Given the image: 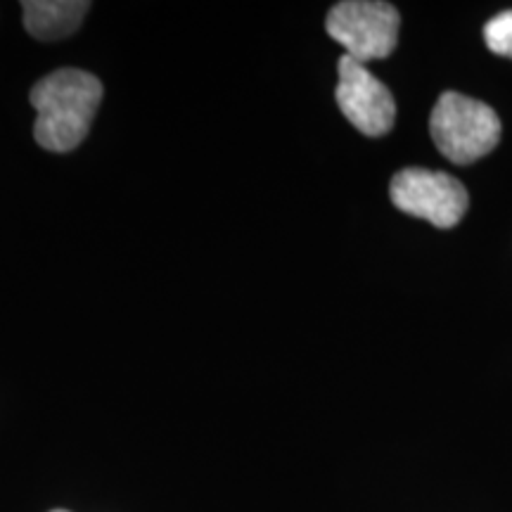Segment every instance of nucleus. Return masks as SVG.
I'll return each instance as SVG.
<instances>
[{"label":"nucleus","instance_id":"obj_1","mask_svg":"<svg viewBox=\"0 0 512 512\" xmlns=\"http://www.w3.org/2000/svg\"><path fill=\"white\" fill-rule=\"evenodd\" d=\"M29 100L36 110V143L50 152H69L91 131L102 83L83 69H57L31 88Z\"/></svg>","mask_w":512,"mask_h":512},{"label":"nucleus","instance_id":"obj_2","mask_svg":"<svg viewBox=\"0 0 512 512\" xmlns=\"http://www.w3.org/2000/svg\"><path fill=\"white\" fill-rule=\"evenodd\" d=\"M434 145L453 164H472L501 140V119L484 102L446 91L434 105L430 117Z\"/></svg>","mask_w":512,"mask_h":512},{"label":"nucleus","instance_id":"obj_3","mask_svg":"<svg viewBox=\"0 0 512 512\" xmlns=\"http://www.w3.org/2000/svg\"><path fill=\"white\" fill-rule=\"evenodd\" d=\"M399 10L380 0H344L328 12L325 29L356 62L368 64L394 53L399 41Z\"/></svg>","mask_w":512,"mask_h":512},{"label":"nucleus","instance_id":"obj_4","mask_svg":"<svg viewBox=\"0 0 512 512\" xmlns=\"http://www.w3.org/2000/svg\"><path fill=\"white\" fill-rule=\"evenodd\" d=\"M389 195L403 214L430 221L437 228L456 226L470 204L467 190L458 178L420 166L399 171L389 183Z\"/></svg>","mask_w":512,"mask_h":512},{"label":"nucleus","instance_id":"obj_5","mask_svg":"<svg viewBox=\"0 0 512 512\" xmlns=\"http://www.w3.org/2000/svg\"><path fill=\"white\" fill-rule=\"evenodd\" d=\"M337 72V105L349 124L370 138H380L392 131L396 102L389 88L368 72L366 64L349 55L339 57Z\"/></svg>","mask_w":512,"mask_h":512},{"label":"nucleus","instance_id":"obj_6","mask_svg":"<svg viewBox=\"0 0 512 512\" xmlns=\"http://www.w3.org/2000/svg\"><path fill=\"white\" fill-rule=\"evenodd\" d=\"M24 29L38 41H60L81 27L91 10L86 0H27L22 3Z\"/></svg>","mask_w":512,"mask_h":512},{"label":"nucleus","instance_id":"obj_7","mask_svg":"<svg viewBox=\"0 0 512 512\" xmlns=\"http://www.w3.org/2000/svg\"><path fill=\"white\" fill-rule=\"evenodd\" d=\"M484 38L491 53L512 60V10H505L491 19L484 27Z\"/></svg>","mask_w":512,"mask_h":512},{"label":"nucleus","instance_id":"obj_8","mask_svg":"<svg viewBox=\"0 0 512 512\" xmlns=\"http://www.w3.org/2000/svg\"><path fill=\"white\" fill-rule=\"evenodd\" d=\"M53 512H69V510H53Z\"/></svg>","mask_w":512,"mask_h":512}]
</instances>
